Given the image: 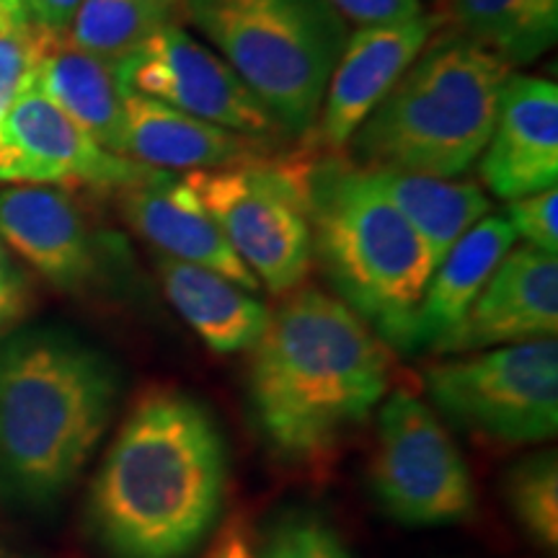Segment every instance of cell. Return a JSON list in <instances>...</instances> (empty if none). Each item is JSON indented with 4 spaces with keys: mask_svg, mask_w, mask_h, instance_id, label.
<instances>
[{
    "mask_svg": "<svg viewBox=\"0 0 558 558\" xmlns=\"http://www.w3.org/2000/svg\"><path fill=\"white\" fill-rule=\"evenodd\" d=\"M226 448L213 416L153 388L117 432L90 484L88 522L114 558H184L218 520Z\"/></svg>",
    "mask_w": 558,
    "mask_h": 558,
    "instance_id": "cell-1",
    "label": "cell"
},
{
    "mask_svg": "<svg viewBox=\"0 0 558 558\" xmlns=\"http://www.w3.org/2000/svg\"><path fill=\"white\" fill-rule=\"evenodd\" d=\"M251 403L279 452L329 450L388 393V344L344 300L305 288L271 313L251 357Z\"/></svg>",
    "mask_w": 558,
    "mask_h": 558,
    "instance_id": "cell-2",
    "label": "cell"
},
{
    "mask_svg": "<svg viewBox=\"0 0 558 558\" xmlns=\"http://www.w3.org/2000/svg\"><path fill=\"white\" fill-rule=\"evenodd\" d=\"M120 378L104 354L62 333L0 347V476L29 505L58 499L107 432Z\"/></svg>",
    "mask_w": 558,
    "mask_h": 558,
    "instance_id": "cell-3",
    "label": "cell"
},
{
    "mask_svg": "<svg viewBox=\"0 0 558 558\" xmlns=\"http://www.w3.org/2000/svg\"><path fill=\"white\" fill-rule=\"evenodd\" d=\"M512 73L463 34L437 29L344 150L362 171L460 177L484 153Z\"/></svg>",
    "mask_w": 558,
    "mask_h": 558,
    "instance_id": "cell-4",
    "label": "cell"
},
{
    "mask_svg": "<svg viewBox=\"0 0 558 558\" xmlns=\"http://www.w3.org/2000/svg\"><path fill=\"white\" fill-rule=\"evenodd\" d=\"M313 256L341 300L383 341L409 352L411 326L435 259L365 171L337 160L305 166Z\"/></svg>",
    "mask_w": 558,
    "mask_h": 558,
    "instance_id": "cell-5",
    "label": "cell"
},
{
    "mask_svg": "<svg viewBox=\"0 0 558 558\" xmlns=\"http://www.w3.org/2000/svg\"><path fill=\"white\" fill-rule=\"evenodd\" d=\"M181 16L235 70L284 137H311L349 39L329 0H184Z\"/></svg>",
    "mask_w": 558,
    "mask_h": 558,
    "instance_id": "cell-6",
    "label": "cell"
},
{
    "mask_svg": "<svg viewBox=\"0 0 558 558\" xmlns=\"http://www.w3.org/2000/svg\"><path fill=\"white\" fill-rule=\"evenodd\" d=\"M305 166L308 158L277 156L259 166L184 177L230 248L275 295L295 290L313 264Z\"/></svg>",
    "mask_w": 558,
    "mask_h": 558,
    "instance_id": "cell-7",
    "label": "cell"
},
{
    "mask_svg": "<svg viewBox=\"0 0 558 558\" xmlns=\"http://www.w3.org/2000/svg\"><path fill=\"white\" fill-rule=\"evenodd\" d=\"M432 401L460 427L507 445H533L558 429V344L535 339L439 362L424 373Z\"/></svg>",
    "mask_w": 558,
    "mask_h": 558,
    "instance_id": "cell-8",
    "label": "cell"
},
{
    "mask_svg": "<svg viewBox=\"0 0 558 558\" xmlns=\"http://www.w3.org/2000/svg\"><path fill=\"white\" fill-rule=\"evenodd\" d=\"M369 484L383 512L411 527L456 525L476 512L469 463L409 390H396L383 403Z\"/></svg>",
    "mask_w": 558,
    "mask_h": 558,
    "instance_id": "cell-9",
    "label": "cell"
},
{
    "mask_svg": "<svg viewBox=\"0 0 558 558\" xmlns=\"http://www.w3.org/2000/svg\"><path fill=\"white\" fill-rule=\"evenodd\" d=\"M117 73L124 90L150 96L197 120L267 143L284 140L279 124L235 70L179 24L153 34L117 65Z\"/></svg>",
    "mask_w": 558,
    "mask_h": 558,
    "instance_id": "cell-10",
    "label": "cell"
},
{
    "mask_svg": "<svg viewBox=\"0 0 558 558\" xmlns=\"http://www.w3.org/2000/svg\"><path fill=\"white\" fill-rule=\"evenodd\" d=\"M150 166L101 148L29 83L0 120V184L124 190Z\"/></svg>",
    "mask_w": 558,
    "mask_h": 558,
    "instance_id": "cell-11",
    "label": "cell"
},
{
    "mask_svg": "<svg viewBox=\"0 0 558 558\" xmlns=\"http://www.w3.org/2000/svg\"><path fill=\"white\" fill-rule=\"evenodd\" d=\"M442 29V16L422 13L411 21L383 26H360L349 34L344 52L333 68L316 130L320 148L339 153L354 132L396 86L424 45Z\"/></svg>",
    "mask_w": 558,
    "mask_h": 558,
    "instance_id": "cell-12",
    "label": "cell"
},
{
    "mask_svg": "<svg viewBox=\"0 0 558 558\" xmlns=\"http://www.w3.org/2000/svg\"><path fill=\"white\" fill-rule=\"evenodd\" d=\"M558 333V259L533 246L512 248L463 320L432 349L437 354L556 339Z\"/></svg>",
    "mask_w": 558,
    "mask_h": 558,
    "instance_id": "cell-13",
    "label": "cell"
},
{
    "mask_svg": "<svg viewBox=\"0 0 558 558\" xmlns=\"http://www.w3.org/2000/svg\"><path fill=\"white\" fill-rule=\"evenodd\" d=\"M478 160L488 192L505 202L558 184V86L554 81L509 75Z\"/></svg>",
    "mask_w": 558,
    "mask_h": 558,
    "instance_id": "cell-14",
    "label": "cell"
},
{
    "mask_svg": "<svg viewBox=\"0 0 558 558\" xmlns=\"http://www.w3.org/2000/svg\"><path fill=\"white\" fill-rule=\"evenodd\" d=\"M0 241L60 290H83L99 275L94 233L62 186L11 184L0 190Z\"/></svg>",
    "mask_w": 558,
    "mask_h": 558,
    "instance_id": "cell-15",
    "label": "cell"
},
{
    "mask_svg": "<svg viewBox=\"0 0 558 558\" xmlns=\"http://www.w3.org/2000/svg\"><path fill=\"white\" fill-rule=\"evenodd\" d=\"M120 205L130 228L163 256L218 271L248 292L262 288L184 177L150 169L135 184L120 190Z\"/></svg>",
    "mask_w": 558,
    "mask_h": 558,
    "instance_id": "cell-16",
    "label": "cell"
},
{
    "mask_svg": "<svg viewBox=\"0 0 558 558\" xmlns=\"http://www.w3.org/2000/svg\"><path fill=\"white\" fill-rule=\"evenodd\" d=\"M124 156L160 171H215L275 160L277 143L239 135L124 90Z\"/></svg>",
    "mask_w": 558,
    "mask_h": 558,
    "instance_id": "cell-17",
    "label": "cell"
},
{
    "mask_svg": "<svg viewBox=\"0 0 558 558\" xmlns=\"http://www.w3.org/2000/svg\"><path fill=\"white\" fill-rule=\"evenodd\" d=\"M32 83L101 148L124 156V86L117 65L73 47L65 34L47 32Z\"/></svg>",
    "mask_w": 558,
    "mask_h": 558,
    "instance_id": "cell-18",
    "label": "cell"
},
{
    "mask_svg": "<svg viewBox=\"0 0 558 558\" xmlns=\"http://www.w3.org/2000/svg\"><path fill=\"white\" fill-rule=\"evenodd\" d=\"M514 243L518 235L505 215H486L460 235L432 271L411 326L409 352L424 347L435 349L456 329Z\"/></svg>",
    "mask_w": 558,
    "mask_h": 558,
    "instance_id": "cell-19",
    "label": "cell"
},
{
    "mask_svg": "<svg viewBox=\"0 0 558 558\" xmlns=\"http://www.w3.org/2000/svg\"><path fill=\"white\" fill-rule=\"evenodd\" d=\"M156 267L166 298L213 352H246L267 331L269 308L233 279L163 254Z\"/></svg>",
    "mask_w": 558,
    "mask_h": 558,
    "instance_id": "cell-20",
    "label": "cell"
},
{
    "mask_svg": "<svg viewBox=\"0 0 558 558\" xmlns=\"http://www.w3.org/2000/svg\"><path fill=\"white\" fill-rule=\"evenodd\" d=\"M362 171V169H360ZM373 186L388 197L411 228L427 243L432 259L439 264L460 235L486 218L492 202L481 186L403 171H365Z\"/></svg>",
    "mask_w": 558,
    "mask_h": 558,
    "instance_id": "cell-21",
    "label": "cell"
},
{
    "mask_svg": "<svg viewBox=\"0 0 558 558\" xmlns=\"http://www.w3.org/2000/svg\"><path fill=\"white\" fill-rule=\"evenodd\" d=\"M458 34L509 68L543 58L558 37V0H450Z\"/></svg>",
    "mask_w": 558,
    "mask_h": 558,
    "instance_id": "cell-22",
    "label": "cell"
},
{
    "mask_svg": "<svg viewBox=\"0 0 558 558\" xmlns=\"http://www.w3.org/2000/svg\"><path fill=\"white\" fill-rule=\"evenodd\" d=\"M184 0H83L65 39L78 50L120 65L163 26L177 24Z\"/></svg>",
    "mask_w": 558,
    "mask_h": 558,
    "instance_id": "cell-23",
    "label": "cell"
},
{
    "mask_svg": "<svg viewBox=\"0 0 558 558\" xmlns=\"http://www.w3.org/2000/svg\"><path fill=\"white\" fill-rule=\"evenodd\" d=\"M507 501L522 530L538 546H558V460L538 452L514 465L507 476Z\"/></svg>",
    "mask_w": 558,
    "mask_h": 558,
    "instance_id": "cell-24",
    "label": "cell"
},
{
    "mask_svg": "<svg viewBox=\"0 0 558 558\" xmlns=\"http://www.w3.org/2000/svg\"><path fill=\"white\" fill-rule=\"evenodd\" d=\"M45 37L47 29L34 24L29 16L0 24V120L32 83Z\"/></svg>",
    "mask_w": 558,
    "mask_h": 558,
    "instance_id": "cell-25",
    "label": "cell"
},
{
    "mask_svg": "<svg viewBox=\"0 0 558 558\" xmlns=\"http://www.w3.org/2000/svg\"><path fill=\"white\" fill-rule=\"evenodd\" d=\"M262 558H349L344 543L318 518H290L269 535Z\"/></svg>",
    "mask_w": 558,
    "mask_h": 558,
    "instance_id": "cell-26",
    "label": "cell"
},
{
    "mask_svg": "<svg viewBox=\"0 0 558 558\" xmlns=\"http://www.w3.org/2000/svg\"><path fill=\"white\" fill-rule=\"evenodd\" d=\"M558 186L527 194L507 205V220L527 246L558 256Z\"/></svg>",
    "mask_w": 558,
    "mask_h": 558,
    "instance_id": "cell-27",
    "label": "cell"
},
{
    "mask_svg": "<svg viewBox=\"0 0 558 558\" xmlns=\"http://www.w3.org/2000/svg\"><path fill=\"white\" fill-rule=\"evenodd\" d=\"M344 21L360 26H383L411 21L427 13L422 0H329Z\"/></svg>",
    "mask_w": 558,
    "mask_h": 558,
    "instance_id": "cell-28",
    "label": "cell"
},
{
    "mask_svg": "<svg viewBox=\"0 0 558 558\" xmlns=\"http://www.w3.org/2000/svg\"><path fill=\"white\" fill-rule=\"evenodd\" d=\"M32 305V284L13 254L0 241V329H9L26 316Z\"/></svg>",
    "mask_w": 558,
    "mask_h": 558,
    "instance_id": "cell-29",
    "label": "cell"
},
{
    "mask_svg": "<svg viewBox=\"0 0 558 558\" xmlns=\"http://www.w3.org/2000/svg\"><path fill=\"white\" fill-rule=\"evenodd\" d=\"M21 3H24L26 16L41 26V29L65 34L83 0H21Z\"/></svg>",
    "mask_w": 558,
    "mask_h": 558,
    "instance_id": "cell-30",
    "label": "cell"
},
{
    "mask_svg": "<svg viewBox=\"0 0 558 558\" xmlns=\"http://www.w3.org/2000/svg\"><path fill=\"white\" fill-rule=\"evenodd\" d=\"M19 16H26L24 3H21V0H0V24Z\"/></svg>",
    "mask_w": 558,
    "mask_h": 558,
    "instance_id": "cell-31",
    "label": "cell"
},
{
    "mask_svg": "<svg viewBox=\"0 0 558 558\" xmlns=\"http://www.w3.org/2000/svg\"><path fill=\"white\" fill-rule=\"evenodd\" d=\"M0 558H19V556H11V554H5V550H0Z\"/></svg>",
    "mask_w": 558,
    "mask_h": 558,
    "instance_id": "cell-32",
    "label": "cell"
}]
</instances>
